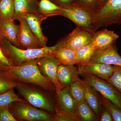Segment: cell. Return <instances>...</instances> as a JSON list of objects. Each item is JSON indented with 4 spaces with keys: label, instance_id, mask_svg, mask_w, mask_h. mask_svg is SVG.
Segmentation results:
<instances>
[{
    "label": "cell",
    "instance_id": "30bf717a",
    "mask_svg": "<svg viewBox=\"0 0 121 121\" xmlns=\"http://www.w3.org/2000/svg\"><path fill=\"white\" fill-rule=\"evenodd\" d=\"M18 20L20 22V28L17 37V47L23 50L44 47L31 31L25 19L21 17Z\"/></svg>",
    "mask_w": 121,
    "mask_h": 121
},
{
    "label": "cell",
    "instance_id": "7c38bea8",
    "mask_svg": "<svg viewBox=\"0 0 121 121\" xmlns=\"http://www.w3.org/2000/svg\"><path fill=\"white\" fill-rule=\"evenodd\" d=\"M114 66L101 63H87L78 67L79 75L88 74L107 80L112 74Z\"/></svg>",
    "mask_w": 121,
    "mask_h": 121
},
{
    "label": "cell",
    "instance_id": "e575fe53",
    "mask_svg": "<svg viewBox=\"0 0 121 121\" xmlns=\"http://www.w3.org/2000/svg\"><path fill=\"white\" fill-rule=\"evenodd\" d=\"M97 0H80V1L81 2V5L84 6L91 5L95 3Z\"/></svg>",
    "mask_w": 121,
    "mask_h": 121
},
{
    "label": "cell",
    "instance_id": "277c9868",
    "mask_svg": "<svg viewBox=\"0 0 121 121\" xmlns=\"http://www.w3.org/2000/svg\"><path fill=\"white\" fill-rule=\"evenodd\" d=\"M91 13L94 32L101 27L121 25V0H106L97 10Z\"/></svg>",
    "mask_w": 121,
    "mask_h": 121
},
{
    "label": "cell",
    "instance_id": "5bb4252c",
    "mask_svg": "<svg viewBox=\"0 0 121 121\" xmlns=\"http://www.w3.org/2000/svg\"><path fill=\"white\" fill-rule=\"evenodd\" d=\"M56 107L66 112H75L78 103L72 97L68 87H64L55 95Z\"/></svg>",
    "mask_w": 121,
    "mask_h": 121
},
{
    "label": "cell",
    "instance_id": "7a4b0ae2",
    "mask_svg": "<svg viewBox=\"0 0 121 121\" xmlns=\"http://www.w3.org/2000/svg\"><path fill=\"white\" fill-rule=\"evenodd\" d=\"M0 47L13 66H18L39 59L41 57L53 55L60 48L64 47L63 40L55 45L39 48L21 49L13 45L4 37L0 36Z\"/></svg>",
    "mask_w": 121,
    "mask_h": 121
},
{
    "label": "cell",
    "instance_id": "9c48e42d",
    "mask_svg": "<svg viewBox=\"0 0 121 121\" xmlns=\"http://www.w3.org/2000/svg\"><path fill=\"white\" fill-rule=\"evenodd\" d=\"M89 30L78 26L63 39L64 47L77 51L91 43L93 34Z\"/></svg>",
    "mask_w": 121,
    "mask_h": 121
},
{
    "label": "cell",
    "instance_id": "ba28073f",
    "mask_svg": "<svg viewBox=\"0 0 121 121\" xmlns=\"http://www.w3.org/2000/svg\"><path fill=\"white\" fill-rule=\"evenodd\" d=\"M40 73L48 78L55 85L56 93L63 89L58 78V68L61 64L54 54L40 58L37 62Z\"/></svg>",
    "mask_w": 121,
    "mask_h": 121
},
{
    "label": "cell",
    "instance_id": "e0dca14e",
    "mask_svg": "<svg viewBox=\"0 0 121 121\" xmlns=\"http://www.w3.org/2000/svg\"><path fill=\"white\" fill-rule=\"evenodd\" d=\"M23 17L26 20L33 33L39 40L44 47H46L47 39L43 33L41 27V22L44 20L43 17L38 13H33L26 14Z\"/></svg>",
    "mask_w": 121,
    "mask_h": 121
},
{
    "label": "cell",
    "instance_id": "2e32d148",
    "mask_svg": "<svg viewBox=\"0 0 121 121\" xmlns=\"http://www.w3.org/2000/svg\"><path fill=\"white\" fill-rule=\"evenodd\" d=\"M57 74L58 79L63 89L68 87L79 78L78 68L74 65H65L61 64L58 67Z\"/></svg>",
    "mask_w": 121,
    "mask_h": 121
},
{
    "label": "cell",
    "instance_id": "6da1fadb",
    "mask_svg": "<svg viewBox=\"0 0 121 121\" xmlns=\"http://www.w3.org/2000/svg\"><path fill=\"white\" fill-rule=\"evenodd\" d=\"M39 59L20 66L12 65L6 71L0 73L16 82L35 84L53 94L56 93L54 84L40 73L37 64Z\"/></svg>",
    "mask_w": 121,
    "mask_h": 121
},
{
    "label": "cell",
    "instance_id": "4316f807",
    "mask_svg": "<svg viewBox=\"0 0 121 121\" xmlns=\"http://www.w3.org/2000/svg\"><path fill=\"white\" fill-rule=\"evenodd\" d=\"M14 89L11 88L6 93L0 94V108L9 106L13 102L25 101L17 96Z\"/></svg>",
    "mask_w": 121,
    "mask_h": 121
},
{
    "label": "cell",
    "instance_id": "9a60e30c",
    "mask_svg": "<svg viewBox=\"0 0 121 121\" xmlns=\"http://www.w3.org/2000/svg\"><path fill=\"white\" fill-rule=\"evenodd\" d=\"M119 37V35L113 31L104 29L94 33L91 43L96 50L99 48L104 49L114 43Z\"/></svg>",
    "mask_w": 121,
    "mask_h": 121
},
{
    "label": "cell",
    "instance_id": "5b68a950",
    "mask_svg": "<svg viewBox=\"0 0 121 121\" xmlns=\"http://www.w3.org/2000/svg\"><path fill=\"white\" fill-rule=\"evenodd\" d=\"M10 112L17 121H52L54 115L39 109L27 102H13L9 105Z\"/></svg>",
    "mask_w": 121,
    "mask_h": 121
},
{
    "label": "cell",
    "instance_id": "74e56055",
    "mask_svg": "<svg viewBox=\"0 0 121 121\" xmlns=\"http://www.w3.org/2000/svg\"><path fill=\"white\" fill-rule=\"evenodd\" d=\"M2 0H0V2Z\"/></svg>",
    "mask_w": 121,
    "mask_h": 121
},
{
    "label": "cell",
    "instance_id": "3957f363",
    "mask_svg": "<svg viewBox=\"0 0 121 121\" xmlns=\"http://www.w3.org/2000/svg\"><path fill=\"white\" fill-rule=\"evenodd\" d=\"M17 82L15 88L24 100L34 106L55 114L54 94L35 84Z\"/></svg>",
    "mask_w": 121,
    "mask_h": 121
},
{
    "label": "cell",
    "instance_id": "83f0119b",
    "mask_svg": "<svg viewBox=\"0 0 121 121\" xmlns=\"http://www.w3.org/2000/svg\"><path fill=\"white\" fill-rule=\"evenodd\" d=\"M52 121H80L75 112L62 111L55 108Z\"/></svg>",
    "mask_w": 121,
    "mask_h": 121
},
{
    "label": "cell",
    "instance_id": "d590c367",
    "mask_svg": "<svg viewBox=\"0 0 121 121\" xmlns=\"http://www.w3.org/2000/svg\"><path fill=\"white\" fill-rule=\"evenodd\" d=\"M9 67L0 61V73L6 71Z\"/></svg>",
    "mask_w": 121,
    "mask_h": 121
},
{
    "label": "cell",
    "instance_id": "8d00e7d4",
    "mask_svg": "<svg viewBox=\"0 0 121 121\" xmlns=\"http://www.w3.org/2000/svg\"><path fill=\"white\" fill-rule=\"evenodd\" d=\"M106 0H100V1H103V2H105V1Z\"/></svg>",
    "mask_w": 121,
    "mask_h": 121
},
{
    "label": "cell",
    "instance_id": "44dd1931",
    "mask_svg": "<svg viewBox=\"0 0 121 121\" xmlns=\"http://www.w3.org/2000/svg\"><path fill=\"white\" fill-rule=\"evenodd\" d=\"M38 13L44 19L49 17L59 15V11L62 8L50 0H40L38 2Z\"/></svg>",
    "mask_w": 121,
    "mask_h": 121
},
{
    "label": "cell",
    "instance_id": "ffe728a7",
    "mask_svg": "<svg viewBox=\"0 0 121 121\" xmlns=\"http://www.w3.org/2000/svg\"><path fill=\"white\" fill-rule=\"evenodd\" d=\"M75 112L80 121H99L95 113L86 99L78 103Z\"/></svg>",
    "mask_w": 121,
    "mask_h": 121
},
{
    "label": "cell",
    "instance_id": "603a6c76",
    "mask_svg": "<svg viewBox=\"0 0 121 121\" xmlns=\"http://www.w3.org/2000/svg\"><path fill=\"white\" fill-rule=\"evenodd\" d=\"M75 52L70 48L63 47L56 50L54 54L62 64L74 65L76 64Z\"/></svg>",
    "mask_w": 121,
    "mask_h": 121
},
{
    "label": "cell",
    "instance_id": "4fadbf2b",
    "mask_svg": "<svg viewBox=\"0 0 121 121\" xmlns=\"http://www.w3.org/2000/svg\"><path fill=\"white\" fill-rule=\"evenodd\" d=\"M78 81L80 82L84 88L86 101L99 121L103 106L98 92L94 87L80 78Z\"/></svg>",
    "mask_w": 121,
    "mask_h": 121
},
{
    "label": "cell",
    "instance_id": "f35d334b",
    "mask_svg": "<svg viewBox=\"0 0 121 121\" xmlns=\"http://www.w3.org/2000/svg\"><path fill=\"white\" fill-rule=\"evenodd\" d=\"M37 1H39L40 0H37Z\"/></svg>",
    "mask_w": 121,
    "mask_h": 121
},
{
    "label": "cell",
    "instance_id": "52a82bcc",
    "mask_svg": "<svg viewBox=\"0 0 121 121\" xmlns=\"http://www.w3.org/2000/svg\"><path fill=\"white\" fill-rule=\"evenodd\" d=\"M62 8L59 11V15L67 17L78 26L94 32L92 25V15L86 8L78 5H71Z\"/></svg>",
    "mask_w": 121,
    "mask_h": 121
},
{
    "label": "cell",
    "instance_id": "ac0fdd59",
    "mask_svg": "<svg viewBox=\"0 0 121 121\" xmlns=\"http://www.w3.org/2000/svg\"><path fill=\"white\" fill-rule=\"evenodd\" d=\"M13 21V19L0 20V36L4 37L17 47V37L20 26L15 24Z\"/></svg>",
    "mask_w": 121,
    "mask_h": 121
},
{
    "label": "cell",
    "instance_id": "836d02e7",
    "mask_svg": "<svg viewBox=\"0 0 121 121\" xmlns=\"http://www.w3.org/2000/svg\"><path fill=\"white\" fill-rule=\"evenodd\" d=\"M0 61L9 67L12 65L11 61L7 56H5L0 47Z\"/></svg>",
    "mask_w": 121,
    "mask_h": 121
},
{
    "label": "cell",
    "instance_id": "4dcf8cb0",
    "mask_svg": "<svg viewBox=\"0 0 121 121\" xmlns=\"http://www.w3.org/2000/svg\"><path fill=\"white\" fill-rule=\"evenodd\" d=\"M9 106L0 108V121H17L10 112Z\"/></svg>",
    "mask_w": 121,
    "mask_h": 121
},
{
    "label": "cell",
    "instance_id": "484cf974",
    "mask_svg": "<svg viewBox=\"0 0 121 121\" xmlns=\"http://www.w3.org/2000/svg\"><path fill=\"white\" fill-rule=\"evenodd\" d=\"M103 106L107 108L110 112L114 121H121V108L112 102L100 95Z\"/></svg>",
    "mask_w": 121,
    "mask_h": 121
},
{
    "label": "cell",
    "instance_id": "d6986e66",
    "mask_svg": "<svg viewBox=\"0 0 121 121\" xmlns=\"http://www.w3.org/2000/svg\"><path fill=\"white\" fill-rule=\"evenodd\" d=\"M37 0H13V20H18L28 13H38Z\"/></svg>",
    "mask_w": 121,
    "mask_h": 121
},
{
    "label": "cell",
    "instance_id": "8992f818",
    "mask_svg": "<svg viewBox=\"0 0 121 121\" xmlns=\"http://www.w3.org/2000/svg\"><path fill=\"white\" fill-rule=\"evenodd\" d=\"M83 80L104 97L121 108V93L108 81L92 75H81Z\"/></svg>",
    "mask_w": 121,
    "mask_h": 121
},
{
    "label": "cell",
    "instance_id": "f1b7e54d",
    "mask_svg": "<svg viewBox=\"0 0 121 121\" xmlns=\"http://www.w3.org/2000/svg\"><path fill=\"white\" fill-rule=\"evenodd\" d=\"M114 66L112 74L106 80L121 93V67Z\"/></svg>",
    "mask_w": 121,
    "mask_h": 121
},
{
    "label": "cell",
    "instance_id": "f546056e",
    "mask_svg": "<svg viewBox=\"0 0 121 121\" xmlns=\"http://www.w3.org/2000/svg\"><path fill=\"white\" fill-rule=\"evenodd\" d=\"M17 82L0 73V94L6 93L11 88H15Z\"/></svg>",
    "mask_w": 121,
    "mask_h": 121
},
{
    "label": "cell",
    "instance_id": "cb8c5ba5",
    "mask_svg": "<svg viewBox=\"0 0 121 121\" xmlns=\"http://www.w3.org/2000/svg\"><path fill=\"white\" fill-rule=\"evenodd\" d=\"M14 14L13 0H2L0 2V20H13Z\"/></svg>",
    "mask_w": 121,
    "mask_h": 121
},
{
    "label": "cell",
    "instance_id": "d6a6232c",
    "mask_svg": "<svg viewBox=\"0 0 121 121\" xmlns=\"http://www.w3.org/2000/svg\"><path fill=\"white\" fill-rule=\"evenodd\" d=\"M57 5L61 7H66L71 5L73 0H50Z\"/></svg>",
    "mask_w": 121,
    "mask_h": 121
},
{
    "label": "cell",
    "instance_id": "d4e9b609",
    "mask_svg": "<svg viewBox=\"0 0 121 121\" xmlns=\"http://www.w3.org/2000/svg\"><path fill=\"white\" fill-rule=\"evenodd\" d=\"M68 88L72 97L78 103L86 99L84 88L79 81L78 80L72 83Z\"/></svg>",
    "mask_w": 121,
    "mask_h": 121
},
{
    "label": "cell",
    "instance_id": "1f68e13d",
    "mask_svg": "<svg viewBox=\"0 0 121 121\" xmlns=\"http://www.w3.org/2000/svg\"><path fill=\"white\" fill-rule=\"evenodd\" d=\"M101 121H113L112 116L109 110L103 106L101 115L99 118Z\"/></svg>",
    "mask_w": 121,
    "mask_h": 121
},
{
    "label": "cell",
    "instance_id": "7402d4cb",
    "mask_svg": "<svg viewBox=\"0 0 121 121\" xmlns=\"http://www.w3.org/2000/svg\"><path fill=\"white\" fill-rule=\"evenodd\" d=\"M95 50V48L91 43L79 48L76 51V64L79 66L89 62Z\"/></svg>",
    "mask_w": 121,
    "mask_h": 121
},
{
    "label": "cell",
    "instance_id": "8fae6325",
    "mask_svg": "<svg viewBox=\"0 0 121 121\" xmlns=\"http://www.w3.org/2000/svg\"><path fill=\"white\" fill-rule=\"evenodd\" d=\"M88 63H101L121 67V56L113 43L106 48L95 50Z\"/></svg>",
    "mask_w": 121,
    "mask_h": 121
}]
</instances>
